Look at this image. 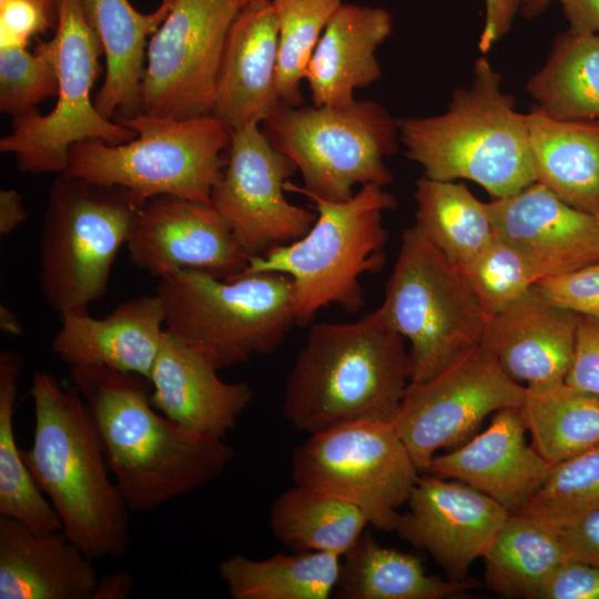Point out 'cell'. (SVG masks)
Masks as SVG:
<instances>
[{
    "instance_id": "obj_20",
    "label": "cell",
    "mask_w": 599,
    "mask_h": 599,
    "mask_svg": "<svg viewBox=\"0 0 599 599\" xmlns=\"http://www.w3.org/2000/svg\"><path fill=\"white\" fill-rule=\"evenodd\" d=\"M577 322L578 314L552 304L534 285L487 318L480 345L525 387L564 382L573 358Z\"/></svg>"
},
{
    "instance_id": "obj_8",
    "label": "cell",
    "mask_w": 599,
    "mask_h": 599,
    "mask_svg": "<svg viewBox=\"0 0 599 599\" xmlns=\"http://www.w3.org/2000/svg\"><path fill=\"white\" fill-rule=\"evenodd\" d=\"M141 205L120 187L58 174L39 243V284L57 314L88 309L103 297Z\"/></svg>"
},
{
    "instance_id": "obj_7",
    "label": "cell",
    "mask_w": 599,
    "mask_h": 599,
    "mask_svg": "<svg viewBox=\"0 0 599 599\" xmlns=\"http://www.w3.org/2000/svg\"><path fill=\"white\" fill-rule=\"evenodd\" d=\"M165 329L217 370L274 353L296 324L293 286L280 273L220 278L181 270L159 278Z\"/></svg>"
},
{
    "instance_id": "obj_17",
    "label": "cell",
    "mask_w": 599,
    "mask_h": 599,
    "mask_svg": "<svg viewBox=\"0 0 599 599\" xmlns=\"http://www.w3.org/2000/svg\"><path fill=\"white\" fill-rule=\"evenodd\" d=\"M396 530L427 551L450 579H464L483 558L509 512L489 496L454 479L419 476Z\"/></svg>"
},
{
    "instance_id": "obj_32",
    "label": "cell",
    "mask_w": 599,
    "mask_h": 599,
    "mask_svg": "<svg viewBox=\"0 0 599 599\" xmlns=\"http://www.w3.org/2000/svg\"><path fill=\"white\" fill-rule=\"evenodd\" d=\"M483 558L494 592L532 599L542 581L570 557L549 522L517 512L509 515Z\"/></svg>"
},
{
    "instance_id": "obj_4",
    "label": "cell",
    "mask_w": 599,
    "mask_h": 599,
    "mask_svg": "<svg viewBox=\"0 0 599 599\" xmlns=\"http://www.w3.org/2000/svg\"><path fill=\"white\" fill-rule=\"evenodd\" d=\"M397 125L405 155L426 177L469 180L493 199L536 182L528 115L501 91V75L485 57L474 63L471 87L456 89L444 113L397 119Z\"/></svg>"
},
{
    "instance_id": "obj_22",
    "label": "cell",
    "mask_w": 599,
    "mask_h": 599,
    "mask_svg": "<svg viewBox=\"0 0 599 599\" xmlns=\"http://www.w3.org/2000/svg\"><path fill=\"white\" fill-rule=\"evenodd\" d=\"M278 29L271 0L242 7L225 41L212 114L232 130L264 122L282 102L276 88Z\"/></svg>"
},
{
    "instance_id": "obj_29",
    "label": "cell",
    "mask_w": 599,
    "mask_h": 599,
    "mask_svg": "<svg viewBox=\"0 0 599 599\" xmlns=\"http://www.w3.org/2000/svg\"><path fill=\"white\" fill-rule=\"evenodd\" d=\"M369 525L353 504L326 491L295 484L273 502L270 526L274 537L295 551L343 557Z\"/></svg>"
},
{
    "instance_id": "obj_6",
    "label": "cell",
    "mask_w": 599,
    "mask_h": 599,
    "mask_svg": "<svg viewBox=\"0 0 599 599\" xmlns=\"http://www.w3.org/2000/svg\"><path fill=\"white\" fill-rule=\"evenodd\" d=\"M135 132L121 144L75 143L65 173L125 191L138 203L162 195L212 204L232 129L214 114L172 119L139 112L118 121Z\"/></svg>"
},
{
    "instance_id": "obj_41",
    "label": "cell",
    "mask_w": 599,
    "mask_h": 599,
    "mask_svg": "<svg viewBox=\"0 0 599 599\" xmlns=\"http://www.w3.org/2000/svg\"><path fill=\"white\" fill-rule=\"evenodd\" d=\"M53 26L40 0H0V49L27 48L33 37Z\"/></svg>"
},
{
    "instance_id": "obj_16",
    "label": "cell",
    "mask_w": 599,
    "mask_h": 599,
    "mask_svg": "<svg viewBox=\"0 0 599 599\" xmlns=\"http://www.w3.org/2000/svg\"><path fill=\"white\" fill-rule=\"evenodd\" d=\"M125 245L131 263L158 278L181 270L232 278L250 258L212 204L172 195L140 206Z\"/></svg>"
},
{
    "instance_id": "obj_14",
    "label": "cell",
    "mask_w": 599,
    "mask_h": 599,
    "mask_svg": "<svg viewBox=\"0 0 599 599\" xmlns=\"http://www.w3.org/2000/svg\"><path fill=\"white\" fill-rule=\"evenodd\" d=\"M524 397L525 386L479 344L432 378L409 383L393 424L426 471L438 450L466 443L485 417L520 407Z\"/></svg>"
},
{
    "instance_id": "obj_35",
    "label": "cell",
    "mask_w": 599,
    "mask_h": 599,
    "mask_svg": "<svg viewBox=\"0 0 599 599\" xmlns=\"http://www.w3.org/2000/svg\"><path fill=\"white\" fill-rule=\"evenodd\" d=\"M24 362L19 352L0 353V516L16 519L33 530H62V521L41 494L18 448L13 416L18 379Z\"/></svg>"
},
{
    "instance_id": "obj_36",
    "label": "cell",
    "mask_w": 599,
    "mask_h": 599,
    "mask_svg": "<svg viewBox=\"0 0 599 599\" xmlns=\"http://www.w3.org/2000/svg\"><path fill=\"white\" fill-rule=\"evenodd\" d=\"M278 29L276 88L281 101L302 105V81L316 44L342 0H271Z\"/></svg>"
},
{
    "instance_id": "obj_50",
    "label": "cell",
    "mask_w": 599,
    "mask_h": 599,
    "mask_svg": "<svg viewBox=\"0 0 599 599\" xmlns=\"http://www.w3.org/2000/svg\"><path fill=\"white\" fill-rule=\"evenodd\" d=\"M554 0H519V13L527 20L539 17Z\"/></svg>"
},
{
    "instance_id": "obj_49",
    "label": "cell",
    "mask_w": 599,
    "mask_h": 599,
    "mask_svg": "<svg viewBox=\"0 0 599 599\" xmlns=\"http://www.w3.org/2000/svg\"><path fill=\"white\" fill-rule=\"evenodd\" d=\"M0 329L10 336H21L23 327L17 314L8 306H0Z\"/></svg>"
},
{
    "instance_id": "obj_51",
    "label": "cell",
    "mask_w": 599,
    "mask_h": 599,
    "mask_svg": "<svg viewBox=\"0 0 599 599\" xmlns=\"http://www.w3.org/2000/svg\"><path fill=\"white\" fill-rule=\"evenodd\" d=\"M40 1L44 4V7L47 8V10L49 12L50 18L52 19V21L55 24L57 23L58 0H40Z\"/></svg>"
},
{
    "instance_id": "obj_23",
    "label": "cell",
    "mask_w": 599,
    "mask_h": 599,
    "mask_svg": "<svg viewBox=\"0 0 599 599\" xmlns=\"http://www.w3.org/2000/svg\"><path fill=\"white\" fill-rule=\"evenodd\" d=\"M60 318L52 349L70 367L105 366L150 378L165 331L158 294L124 301L102 318L92 317L88 309Z\"/></svg>"
},
{
    "instance_id": "obj_30",
    "label": "cell",
    "mask_w": 599,
    "mask_h": 599,
    "mask_svg": "<svg viewBox=\"0 0 599 599\" xmlns=\"http://www.w3.org/2000/svg\"><path fill=\"white\" fill-rule=\"evenodd\" d=\"M342 557L298 551L265 559L234 555L221 561L219 573L233 599H327L334 593Z\"/></svg>"
},
{
    "instance_id": "obj_34",
    "label": "cell",
    "mask_w": 599,
    "mask_h": 599,
    "mask_svg": "<svg viewBox=\"0 0 599 599\" xmlns=\"http://www.w3.org/2000/svg\"><path fill=\"white\" fill-rule=\"evenodd\" d=\"M414 196L415 224L457 268L495 237L488 204L466 184L423 176Z\"/></svg>"
},
{
    "instance_id": "obj_18",
    "label": "cell",
    "mask_w": 599,
    "mask_h": 599,
    "mask_svg": "<svg viewBox=\"0 0 599 599\" xmlns=\"http://www.w3.org/2000/svg\"><path fill=\"white\" fill-rule=\"evenodd\" d=\"M487 204L495 235L538 281L599 261V216L570 206L541 183Z\"/></svg>"
},
{
    "instance_id": "obj_12",
    "label": "cell",
    "mask_w": 599,
    "mask_h": 599,
    "mask_svg": "<svg viewBox=\"0 0 599 599\" xmlns=\"http://www.w3.org/2000/svg\"><path fill=\"white\" fill-rule=\"evenodd\" d=\"M419 473L393 422L356 420L309 434L292 458L294 484L353 504L384 531L396 530Z\"/></svg>"
},
{
    "instance_id": "obj_3",
    "label": "cell",
    "mask_w": 599,
    "mask_h": 599,
    "mask_svg": "<svg viewBox=\"0 0 599 599\" xmlns=\"http://www.w3.org/2000/svg\"><path fill=\"white\" fill-rule=\"evenodd\" d=\"M409 383L405 338L375 311L315 323L287 376L283 414L308 435L356 420L393 422Z\"/></svg>"
},
{
    "instance_id": "obj_31",
    "label": "cell",
    "mask_w": 599,
    "mask_h": 599,
    "mask_svg": "<svg viewBox=\"0 0 599 599\" xmlns=\"http://www.w3.org/2000/svg\"><path fill=\"white\" fill-rule=\"evenodd\" d=\"M520 413L532 447L550 466L599 445V395L565 380L526 386Z\"/></svg>"
},
{
    "instance_id": "obj_1",
    "label": "cell",
    "mask_w": 599,
    "mask_h": 599,
    "mask_svg": "<svg viewBox=\"0 0 599 599\" xmlns=\"http://www.w3.org/2000/svg\"><path fill=\"white\" fill-rule=\"evenodd\" d=\"M95 425L106 464L132 512L152 510L217 478L234 458L223 438L160 416L151 382L105 366L70 367Z\"/></svg>"
},
{
    "instance_id": "obj_28",
    "label": "cell",
    "mask_w": 599,
    "mask_h": 599,
    "mask_svg": "<svg viewBox=\"0 0 599 599\" xmlns=\"http://www.w3.org/2000/svg\"><path fill=\"white\" fill-rule=\"evenodd\" d=\"M473 579H440L418 557L384 547L363 532L342 557L334 591L342 599H443L465 593Z\"/></svg>"
},
{
    "instance_id": "obj_33",
    "label": "cell",
    "mask_w": 599,
    "mask_h": 599,
    "mask_svg": "<svg viewBox=\"0 0 599 599\" xmlns=\"http://www.w3.org/2000/svg\"><path fill=\"white\" fill-rule=\"evenodd\" d=\"M526 89L537 106L555 119L599 120V35L559 33Z\"/></svg>"
},
{
    "instance_id": "obj_45",
    "label": "cell",
    "mask_w": 599,
    "mask_h": 599,
    "mask_svg": "<svg viewBox=\"0 0 599 599\" xmlns=\"http://www.w3.org/2000/svg\"><path fill=\"white\" fill-rule=\"evenodd\" d=\"M519 0H485V23L478 48L487 53L511 28Z\"/></svg>"
},
{
    "instance_id": "obj_9",
    "label": "cell",
    "mask_w": 599,
    "mask_h": 599,
    "mask_svg": "<svg viewBox=\"0 0 599 599\" xmlns=\"http://www.w3.org/2000/svg\"><path fill=\"white\" fill-rule=\"evenodd\" d=\"M379 321L409 342L410 383L480 344L487 321L458 268L414 224L404 230Z\"/></svg>"
},
{
    "instance_id": "obj_19",
    "label": "cell",
    "mask_w": 599,
    "mask_h": 599,
    "mask_svg": "<svg viewBox=\"0 0 599 599\" xmlns=\"http://www.w3.org/2000/svg\"><path fill=\"white\" fill-rule=\"evenodd\" d=\"M520 407L496 412L489 426L458 448L437 454L426 471L460 480L501 505L522 510L546 479L550 465L526 440Z\"/></svg>"
},
{
    "instance_id": "obj_39",
    "label": "cell",
    "mask_w": 599,
    "mask_h": 599,
    "mask_svg": "<svg viewBox=\"0 0 599 599\" xmlns=\"http://www.w3.org/2000/svg\"><path fill=\"white\" fill-rule=\"evenodd\" d=\"M58 77L49 58L37 48L0 49V110L17 118L58 93Z\"/></svg>"
},
{
    "instance_id": "obj_47",
    "label": "cell",
    "mask_w": 599,
    "mask_h": 599,
    "mask_svg": "<svg viewBox=\"0 0 599 599\" xmlns=\"http://www.w3.org/2000/svg\"><path fill=\"white\" fill-rule=\"evenodd\" d=\"M22 196L13 189L0 191V234L8 235L27 220Z\"/></svg>"
},
{
    "instance_id": "obj_26",
    "label": "cell",
    "mask_w": 599,
    "mask_h": 599,
    "mask_svg": "<svg viewBox=\"0 0 599 599\" xmlns=\"http://www.w3.org/2000/svg\"><path fill=\"white\" fill-rule=\"evenodd\" d=\"M173 1L161 0L153 12L142 13L128 0H81L105 58V78L94 104L106 119L120 121L141 112L148 37L163 23Z\"/></svg>"
},
{
    "instance_id": "obj_27",
    "label": "cell",
    "mask_w": 599,
    "mask_h": 599,
    "mask_svg": "<svg viewBox=\"0 0 599 599\" xmlns=\"http://www.w3.org/2000/svg\"><path fill=\"white\" fill-rule=\"evenodd\" d=\"M527 115L536 182L599 216V120H559L538 106Z\"/></svg>"
},
{
    "instance_id": "obj_52",
    "label": "cell",
    "mask_w": 599,
    "mask_h": 599,
    "mask_svg": "<svg viewBox=\"0 0 599 599\" xmlns=\"http://www.w3.org/2000/svg\"><path fill=\"white\" fill-rule=\"evenodd\" d=\"M254 1V0H236L240 8L244 7L246 3Z\"/></svg>"
},
{
    "instance_id": "obj_25",
    "label": "cell",
    "mask_w": 599,
    "mask_h": 599,
    "mask_svg": "<svg viewBox=\"0 0 599 599\" xmlns=\"http://www.w3.org/2000/svg\"><path fill=\"white\" fill-rule=\"evenodd\" d=\"M393 30L383 8L342 4L325 27L305 70L315 106L351 104L354 91L382 77L377 48Z\"/></svg>"
},
{
    "instance_id": "obj_24",
    "label": "cell",
    "mask_w": 599,
    "mask_h": 599,
    "mask_svg": "<svg viewBox=\"0 0 599 599\" xmlns=\"http://www.w3.org/2000/svg\"><path fill=\"white\" fill-rule=\"evenodd\" d=\"M92 561L62 530L0 516V599H91L99 581Z\"/></svg>"
},
{
    "instance_id": "obj_15",
    "label": "cell",
    "mask_w": 599,
    "mask_h": 599,
    "mask_svg": "<svg viewBox=\"0 0 599 599\" xmlns=\"http://www.w3.org/2000/svg\"><path fill=\"white\" fill-rule=\"evenodd\" d=\"M296 170L257 123L232 130L212 205L250 257L302 237L313 225L316 215L292 204L284 194Z\"/></svg>"
},
{
    "instance_id": "obj_21",
    "label": "cell",
    "mask_w": 599,
    "mask_h": 599,
    "mask_svg": "<svg viewBox=\"0 0 599 599\" xmlns=\"http://www.w3.org/2000/svg\"><path fill=\"white\" fill-rule=\"evenodd\" d=\"M149 380L155 409L185 429L217 438L236 427L253 397L247 383L222 380L204 356L166 329Z\"/></svg>"
},
{
    "instance_id": "obj_48",
    "label": "cell",
    "mask_w": 599,
    "mask_h": 599,
    "mask_svg": "<svg viewBox=\"0 0 599 599\" xmlns=\"http://www.w3.org/2000/svg\"><path fill=\"white\" fill-rule=\"evenodd\" d=\"M132 588L130 575L124 571L112 572L98 581L91 599H124L130 596Z\"/></svg>"
},
{
    "instance_id": "obj_46",
    "label": "cell",
    "mask_w": 599,
    "mask_h": 599,
    "mask_svg": "<svg viewBox=\"0 0 599 599\" xmlns=\"http://www.w3.org/2000/svg\"><path fill=\"white\" fill-rule=\"evenodd\" d=\"M573 33L599 32V0H558Z\"/></svg>"
},
{
    "instance_id": "obj_2",
    "label": "cell",
    "mask_w": 599,
    "mask_h": 599,
    "mask_svg": "<svg viewBox=\"0 0 599 599\" xmlns=\"http://www.w3.org/2000/svg\"><path fill=\"white\" fill-rule=\"evenodd\" d=\"M32 445L22 457L62 521V531L92 560L120 559L130 547L129 512L108 476L102 443L78 389L34 372Z\"/></svg>"
},
{
    "instance_id": "obj_11",
    "label": "cell",
    "mask_w": 599,
    "mask_h": 599,
    "mask_svg": "<svg viewBox=\"0 0 599 599\" xmlns=\"http://www.w3.org/2000/svg\"><path fill=\"white\" fill-rule=\"evenodd\" d=\"M35 48L54 67L58 101L48 114L32 109L13 118L12 132L1 138L0 151L14 155L19 171L64 173L75 143L101 140L121 144L135 138L133 130L103 116L91 97L103 50L81 0H58L54 35Z\"/></svg>"
},
{
    "instance_id": "obj_43",
    "label": "cell",
    "mask_w": 599,
    "mask_h": 599,
    "mask_svg": "<svg viewBox=\"0 0 599 599\" xmlns=\"http://www.w3.org/2000/svg\"><path fill=\"white\" fill-rule=\"evenodd\" d=\"M565 382L599 395V317L578 315L573 358Z\"/></svg>"
},
{
    "instance_id": "obj_42",
    "label": "cell",
    "mask_w": 599,
    "mask_h": 599,
    "mask_svg": "<svg viewBox=\"0 0 599 599\" xmlns=\"http://www.w3.org/2000/svg\"><path fill=\"white\" fill-rule=\"evenodd\" d=\"M532 599H599V568L569 558L542 581Z\"/></svg>"
},
{
    "instance_id": "obj_38",
    "label": "cell",
    "mask_w": 599,
    "mask_h": 599,
    "mask_svg": "<svg viewBox=\"0 0 599 599\" xmlns=\"http://www.w3.org/2000/svg\"><path fill=\"white\" fill-rule=\"evenodd\" d=\"M458 271L487 318L511 305L538 281L518 252L496 235Z\"/></svg>"
},
{
    "instance_id": "obj_13",
    "label": "cell",
    "mask_w": 599,
    "mask_h": 599,
    "mask_svg": "<svg viewBox=\"0 0 599 599\" xmlns=\"http://www.w3.org/2000/svg\"><path fill=\"white\" fill-rule=\"evenodd\" d=\"M236 0H174L151 35L141 112L189 119L213 112L217 74Z\"/></svg>"
},
{
    "instance_id": "obj_40",
    "label": "cell",
    "mask_w": 599,
    "mask_h": 599,
    "mask_svg": "<svg viewBox=\"0 0 599 599\" xmlns=\"http://www.w3.org/2000/svg\"><path fill=\"white\" fill-rule=\"evenodd\" d=\"M535 286L548 301L564 309L599 317V261L541 278Z\"/></svg>"
},
{
    "instance_id": "obj_37",
    "label": "cell",
    "mask_w": 599,
    "mask_h": 599,
    "mask_svg": "<svg viewBox=\"0 0 599 599\" xmlns=\"http://www.w3.org/2000/svg\"><path fill=\"white\" fill-rule=\"evenodd\" d=\"M598 508L599 445L551 465L541 486L519 512L555 522Z\"/></svg>"
},
{
    "instance_id": "obj_10",
    "label": "cell",
    "mask_w": 599,
    "mask_h": 599,
    "mask_svg": "<svg viewBox=\"0 0 599 599\" xmlns=\"http://www.w3.org/2000/svg\"><path fill=\"white\" fill-rule=\"evenodd\" d=\"M272 143L300 171L304 186L285 190L328 201L352 197L356 185L393 182L385 159L398 149L397 120L379 103L292 106L281 102L264 121Z\"/></svg>"
},
{
    "instance_id": "obj_44",
    "label": "cell",
    "mask_w": 599,
    "mask_h": 599,
    "mask_svg": "<svg viewBox=\"0 0 599 599\" xmlns=\"http://www.w3.org/2000/svg\"><path fill=\"white\" fill-rule=\"evenodd\" d=\"M549 524L571 559L599 568V508Z\"/></svg>"
},
{
    "instance_id": "obj_5",
    "label": "cell",
    "mask_w": 599,
    "mask_h": 599,
    "mask_svg": "<svg viewBox=\"0 0 599 599\" xmlns=\"http://www.w3.org/2000/svg\"><path fill=\"white\" fill-rule=\"evenodd\" d=\"M313 202L316 219L302 237L251 256L244 272L280 273L293 286L295 322L307 325L322 308L338 305L357 313L365 305L361 278L385 264L388 231L383 213L396 199L378 184H365L345 201L305 195ZM238 275V276H240Z\"/></svg>"
}]
</instances>
